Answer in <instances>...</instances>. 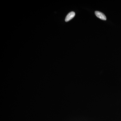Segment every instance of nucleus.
Returning <instances> with one entry per match:
<instances>
[{
	"instance_id": "obj_1",
	"label": "nucleus",
	"mask_w": 121,
	"mask_h": 121,
	"mask_svg": "<svg viewBox=\"0 0 121 121\" xmlns=\"http://www.w3.org/2000/svg\"><path fill=\"white\" fill-rule=\"evenodd\" d=\"M95 14L97 17L103 20H106L107 19L105 15L101 12L97 11H95Z\"/></svg>"
},
{
	"instance_id": "obj_2",
	"label": "nucleus",
	"mask_w": 121,
	"mask_h": 121,
	"mask_svg": "<svg viewBox=\"0 0 121 121\" xmlns=\"http://www.w3.org/2000/svg\"><path fill=\"white\" fill-rule=\"evenodd\" d=\"M75 13L73 12H71L69 13L66 17L65 19V21L66 22H68L70 20L72 19H73L75 16Z\"/></svg>"
}]
</instances>
